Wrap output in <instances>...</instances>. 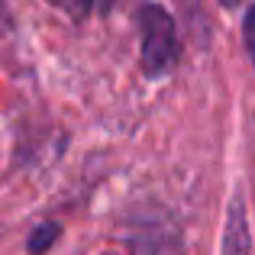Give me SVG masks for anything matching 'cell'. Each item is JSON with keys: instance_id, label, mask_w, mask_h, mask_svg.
<instances>
[{"instance_id": "cell-1", "label": "cell", "mask_w": 255, "mask_h": 255, "mask_svg": "<svg viewBox=\"0 0 255 255\" xmlns=\"http://www.w3.org/2000/svg\"><path fill=\"white\" fill-rule=\"evenodd\" d=\"M139 26V62L149 78H165L174 71L181 62V39H178V23L165 6L158 3H142L136 13Z\"/></svg>"}, {"instance_id": "cell-6", "label": "cell", "mask_w": 255, "mask_h": 255, "mask_svg": "<svg viewBox=\"0 0 255 255\" xmlns=\"http://www.w3.org/2000/svg\"><path fill=\"white\" fill-rule=\"evenodd\" d=\"M243 39H246V52H249V58L255 62V6H249V13H246Z\"/></svg>"}, {"instance_id": "cell-7", "label": "cell", "mask_w": 255, "mask_h": 255, "mask_svg": "<svg viewBox=\"0 0 255 255\" xmlns=\"http://www.w3.org/2000/svg\"><path fill=\"white\" fill-rule=\"evenodd\" d=\"M239 3H243V0H220V6H226V10H236Z\"/></svg>"}, {"instance_id": "cell-2", "label": "cell", "mask_w": 255, "mask_h": 255, "mask_svg": "<svg viewBox=\"0 0 255 255\" xmlns=\"http://www.w3.org/2000/svg\"><path fill=\"white\" fill-rule=\"evenodd\" d=\"M220 255H252V230H249V213H246L243 191L233 194L230 207H226V223H223Z\"/></svg>"}, {"instance_id": "cell-5", "label": "cell", "mask_w": 255, "mask_h": 255, "mask_svg": "<svg viewBox=\"0 0 255 255\" xmlns=\"http://www.w3.org/2000/svg\"><path fill=\"white\" fill-rule=\"evenodd\" d=\"M62 236V226L58 223H39L36 230L29 233V243H26V249H29L32 255H45L55 246V239Z\"/></svg>"}, {"instance_id": "cell-4", "label": "cell", "mask_w": 255, "mask_h": 255, "mask_svg": "<svg viewBox=\"0 0 255 255\" xmlns=\"http://www.w3.org/2000/svg\"><path fill=\"white\" fill-rule=\"evenodd\" d=\"M45 3L58 6V10L68 13L71 19H94V16H107V13H113L123 0H45Z\"/></svg>"}, {"instance_id": "cell-3", "label": "cell", "mask_w": 255, "mask_h": 255, "mask_svg": "<svg viewBox=\"0 0 255 255\" xmlns=\"http://www.w3.org/2000/svg\"><path fill=\"white\" fill-rule=\"evenodd\" d=\"M178 16L184 19L187 32L194 36L197 45H207L210 42V29H207V10H204V0H171Z\"/></svg>"}, {"instance_id": "cell-8", "label": "cell", "mask_w": 255, "mask_h": 255, "mask_svg": "<svg viewBox=\"0 0 255 255\" xmlns=\"http://www.w3.org/2000/svg\"><path fill=\"white\" fill-rule=\"evenodd\" d=\"M3 13H6V0H0V16H3Z\"/></svg>"}]
</instances>
